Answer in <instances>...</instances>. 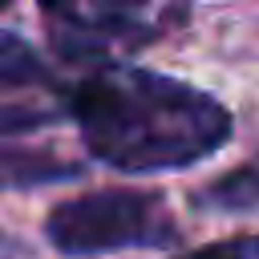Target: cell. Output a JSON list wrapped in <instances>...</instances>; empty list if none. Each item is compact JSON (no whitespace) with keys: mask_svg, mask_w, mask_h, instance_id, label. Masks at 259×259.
<instances>
[{"mask_svg":"<svg viewBox=\"0 0 259 259\" xmlns=\"http://www.w3.org/2000/svg\"><path fill=\"white\" fill-rule=\"evenodd\" d=\"M69 113L89 154L130 174L182 170L231 142V113L210 93L130 65L77 81Z\"/></svg>","mask_w":259,"mask_h":259,"instance_id":"obj_1","label":"cell"},{"mask_svg":"<svg viewBox=\"0 0 259 259\" xmlns=\"http://www.w3.org/2000/svg\"><path fill=\"white\" fill-rule=\"evenodd\" d=\"M45 235L65 255H105L125 247H174L178 227L154 190H93L49 210Z\"/></svg>","mask_w":259,"mask_h":259,"instance_id":"obj_2","label":"cell"},{"mask_svg":"<svg viewBox=\"0 0 259 259\" xmlns=\"http://www.w3.org/2000/svg\"><path fill=\"white\" fill-rule=\"evenodd\" d=\"M53 45L69 61L105 57L117 45H138L150 36L146 8L150 0H36Z\"/></svg>","mask_w":259,"mask_h":259,"instance_id":"obj_3","label":"cell"},{"mask_svg":"<svg viewBox=\"0 0 259 259\" xmlns=\"http://www.w3.org/2000/svg\"><path fill=\"white\" fill-rule=\"evenodd\" d=\"M206 214H259V154L190 198Z\"/></svg>","mask_w":259,"mask_h":259,"instance_id":"obj_4","label":"cell"},{"mask_svg":"<svg viewBox=\"0 0 259 259\" xmlns=\"http://www.w3.org/2000/svg\"><path fill=\"white\" fill-rule=\"evenodd\" d=\"M77 174H81L77 162H61L53 154L0 150V186H40V182H65Z\"/></svg>","mask_w":259,"mask_h":259,"instance_id":"obj_5","label":"cell"},{"mask_svg":"<svg viewBox=\"0 0 259 259\" xmlns=\"http://www.w3.org/2000/svg\"><path fill=\"white\" fill-rule=\"evenodd\" d=\"M49 69L36 57V49L28 40H20L16 32L0 28V89H28V85H45Z\"/></svg>","mask_w":259,"mask_h":259,"instance_id":"obj_6","label":"cell"},{"mask_svg":"<svg viewBox=\"0 0 259 259\" xmlns=\"http://www.w3.org/2000/svg\"><path fill=\"white\" fill-rule=\"evenodd\" d=\"M186 259H251V239H227V243H210L190 251Z\"/></svg>","mask_w":259,"mask_h":259,"instance_id":"obj_7","label":"cell"},{"mask_svg":"<svg viewBox=\"0 0 259 259\" xmlns=\"http://www.w3.org/2000/svg\"><path fill=\"white\" fill-rule=\"evenodd\" d=\"M49 117L36 109H0V134H24V130H36Z\"/></svg>","mask_w":259,"mask_h":259,"instance_id":"obj_8","label":"cell"},{"mask_svg":"<svg viewBox=\"0 0 259 259\" xmlns=\"http://www.w3.org/2000/svg\"><path fill=\"white\" fill-rule=\"evenodd\" d=\"M251 259H259V239H251Z\"/></svg>","mask_w":259,"mask_h":259,"instance_id":"obj_9","label":"cell"},{"mask_svg":"<svg viewBox=\"0 0 259 259\" xmlns=\"http://www.w3.org/2000/svg\"><path fill=\"white\" fill-rule=\"evenodd\" d=\"M4 4H8V0H0V8H4Z\"/></svg>","mask_w":259,"mask_h":259,"instance_id":"obj_10","label":"cell"}]
</instances>
